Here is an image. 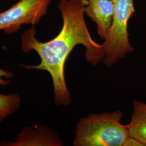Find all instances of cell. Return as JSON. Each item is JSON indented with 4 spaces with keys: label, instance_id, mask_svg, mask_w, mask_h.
Here are the masks:
<instances>
[{
    "label": "cell",
    "instance_id": "obj_1",
    "mask_svg": "<svg viewBox=\"0 0 146 146\" xmlns=\"http://www.w3.org/2000/svg\"><path fill=\"white\" fill-rule=\"evenodd\" d=\"M88 4V0H60L58 8L62 16V28L49 41L40 42L36 37L34 27L25 31L21 37L22 51L25 53L35 51L41 58V62L36 66H21L28 69L45 70L50 74L56 106H68L71 103L64 78V66L74 47L78 44L84 46L86 59L94 66L105 57L103 45L92 38L84 20V14Z\"/></svg>",
    "mask_w": 146,
    "mask_h": 146
},
{
    "label": "cell",
    "instance_id": "obj_2",
    "mask_svg": "<svg viewBox=\"0 0 146 146\" xmlns=\"http://www.w3.org/2000/svg\"><path fill=\"white\" fill-rule=\"evenodd\" d=\"M120 111L92 114L79 121L73 142L75 146H124L129 137L127 125L120 121Z\"/></svg>",
    "mask_w": 146,
    "mask_h": 146
},
{
    "label": "cell",
    "instance_id": "obj_3",
    "mask_svg": "<svg viewBox=\"0 0 146 146\" xmlns=\"http://www.w3.org/2000/svg\"><path fill=\"white\" fill-rule=\"evenodd\" d=\"M114 13L111 26L103 43L104 64L110 67L133 50L128 38V22L135 13L133 0H111Z\"/></svg>",
    "mask_w": 146,
    "mask_h": 146
},
{
    "label": "cell",
    "instance_id": "obj_4",
    "mask_svg": "<svg viewBox=\"0 0 146 146\" xmlns=\"http://www.w3.org/2000/svg\"><path fill=\"white\" fill-rule=\"evenodd\" d=\"M52 0H21L11 8L0 13V31L11 34L23 25L34 26L47 13Z\"/></svg>",
    "mask_w": 146,
    "mask_h": 146
},
{
    "label": "cell",
    "instance_id": "obj_5",
    "mask_svg": "<svg viewBox=\"0 0 146 146\" xmlns=\"http://www.w3.org/2000/svg\"><path fill=\"white\" fill-rule=\"evenodd\" d=\"M58 136L45 126L25 127L18 134L14 141H4L0 143L3 146H63Z\"/></svg>",
    "mask_w": 146,
    "mask_h": 146
},
{
    "label": "cell",
    "instance_id": "obj_6",
    "mask_svg": "<svg viewBox=\"0 0 146 146\" xmlns=\"http://www.w3.org/2000/svg\"><path fill=\"white\" fill-rule=\"evenodd\" d=\"M84 13L94 22L98 26V33L100 37L104 40L111 26L114 5L111 0H88Z\"/></svg>",
    "mask_w": 146,
    "mask_h": 146
},
{
    "label": "cell",
    "instance_id": "obj_7",
    "mask_svg": "<svg viewBox=\"0 0 146 146\" xmlns=\"http://www.w3.org/2000/svg\"><path fill=\"white\" fill-rule=\"evenodd\" d=\"M133 112L127 125L129 135L146 146V104L134 100Z\"/></svg>",
    "mask_w": 146,
    "mask_h": 146
},
{
    "label": "cell",
    "instance_id": "obj_8",
    "mask_svg": "<svg viewBox=\"0 0 146 146\" xmlns=\"http://www.w3.org/2000/svg\"><path fill=\"white\" fill-rule=\"evenodd\" d=\"M21 98L16 93L0 94V123L20 107Z\"/></svg>",
    "mask_w": 146,
    "mask_h": 146
},
{
    "label": "cell",
    "instance_id": "obj_9",
    "mask_svg": "<svg viewBox=\"0 0 146 146\" xmlns=\"http://www.w3.org/2000/svg\"><path fill=\"white\" fill-rule=\"evenodd\" d=\"M14 77V74L10 71H7L5 69H0V86H5L11 84L10 80H5L3 78L6 79H10Z\"/></svg>",
    "mask_w": 146,
    "mask_h": 146
},
{
    "label": "cell",
    "instance_id": "obj_10",
    "mask_svg": "<svg viewBox=\"0 0 146 146\" xmlns=\"http://www.w3.org/2000/svg\"><path fill=\"white\" fill-rule=\"evenodd\" d=\"M125 146H143V145L140 143L139 141L136 140L135 139L129 137L128 140L126 142Z\"/></svg>",
    "mask_w": 146,
    "mask_h": 146
}]
</instances>
